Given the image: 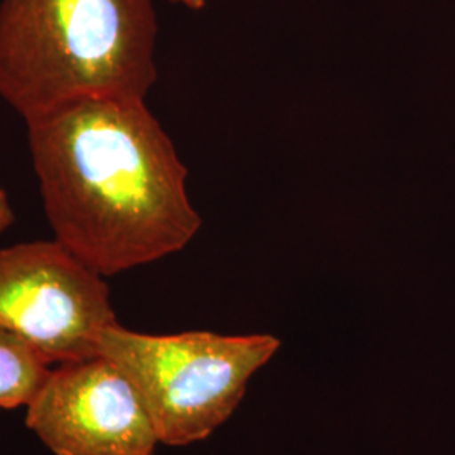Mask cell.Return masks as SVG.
<instances>
[{"mask_svg": "<svg viewBox=\"0 0 455 455\" xmlns=\"http://www.w3.org/2000/svg\"><path fill=\"white\" fill-rule=\"evenodd\" d=\"M169 2H174V4H180L191 11H201L206 7L208 0H169Z\"/></svg>", "mask_w": 455, "mask_h": 455, "instance_id": "ba28073f", "label": "cell"}, {"mask_svg": "<svg viewBox=\"0 0 455 455\" xmlns=\"http://www.w3.org/2000/svg\"><path fill=\"white\" fill-rule=\"evenodd\" d=\"M152 0H0V98L26 120L80 98L146 100Z\"/></svg>", "mask_w": 455, "mask_h": 455, "instance_id": "7a4b0ae2", "label": "cell"}, {"mask_svg": "<svg viewBox=\"0 0 455 455\" xmlns=\"http://www.w3.org/2000/svg\"><path fill=\"white\" fill-rule=\"evenodd\" d=\"M26 127L54 240L92 270L118 275L195 240L188 167L146 100L80 98Z\"/></svg>", "mask_w": 455, "mask_h": 455, "instance_id": "6da1fadb", "label": "cell"}, {"mask_svg": "<svg viewBox=\"0 0 455 455\" xmlns=\"http://www.w3.org/2000/svg\"><path fill=\"white\" fill-rule=\"evenodd\" d=\"M16 221V214L11 206L9 196L0 184V233H4L7 228L12 227Z\"/></svg>", "mask_w": 455, "mask_h": 455, "instance_id": "52a82bcc", "label": "cell"}, {"mask_svg": "<svg viewBox=\"0 0 455 455\" xmlns=\"http://www.w3.org/2000/svg\"><path fill=\"white\" fill-rule=\"evenodd\" d=\"M280 347L274 334H144L120 323L98 338V355L131 379L159 442L171 447L212 437L235 415L251 378Z\"/></svg>", "mask_w": 455, "mask_h": 455, "instance_id": "3957f363", "label": "cell"}, {"mask_svg": "<svg viewBox=\"0 0 455 455\" xmlns=\"http://www.w3.org/2000/svg\"><path fill=\"white\" fill-rule=\"evenodd\" d=\"M26 425L54 455H154L161 443L131 379L101 355L56 364Z\"/></svg>", "mask_w": 455, "mask_h": 455, "instance_id": "5b68a950", "label": "cell"}, {"mask_svg": "<svg viewBox=\"0 0 455 455\" xmlns=\"http://www.w3.org/2000/svg\"><path fill=\"white\" fill-rule=\"evenodd\" d=\"M116 323L105 276L60 242L0 250V327L49 364L97 356L100 334Z\"/></svg>", "mask_w": 455, "mask_h": 455, "instance_id": "277c9868", "label": "cell"}, {"mask_svg": "<svg viewBox=\"0 0 455 455\" xmlns=\"http://www.w3.org/2000/svg\"><path fill=\"white\" fill-rule=\"evenodd\" d=\"M49 373L51 364L29 342L0 327V410L28 407Z\"/></svg>", "mask_w": 455, "mask_h": 455, "instance_id": "8992f818", "label": "cell"}]
</instances>
